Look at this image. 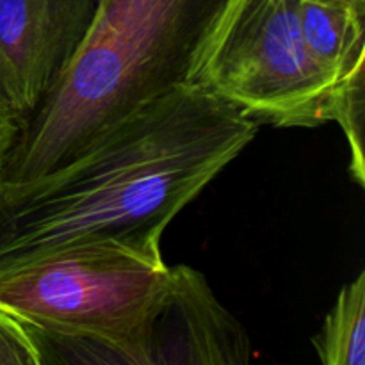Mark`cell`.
<instances>
[{
  "mask_svg": "<svg viewBox=\"0 0 365 365\" xmlns=\"http://www.w3.org/2000/svg\"><path fill=\"white\" fill-rule=\"evenodd\" d=\"M330 121H337L348 139L351 152V177L356 184L365 185L364 121H365V64L348 77L335 82L330 98Z\"/></svg>",
  "mask_w": 365,
  "mask_h": 365,
  "instance_id": "obj_9",
  "label": "cell"
},
{
  "mask_svg": "<svg viewBox=\"0 0 365 365\" xmlns=\"http://www.w3.org/2000/svg\"><path fill=\"white\" fill-rule=\"evenodd\" d=\"M18 134V123L11 118V114L0 103V205H2L4 189H6L7 160L13 150L14 139Z\"/></svg>",
  "mask_w": 365,
  "mask_h": 365,
  "instance_id": "obj_11",
  "label": "cell"
},
{
  "mask_svg": "<svg viewBox=\"0 0 365 365\" xmlns=\"http://www.w3.org/2000/svg\"><path fill=\"white\" fill-rule=\"evenodd\" d=\"M100 0H0V103L24 125L71 63Z\"/></svg>",
  "mask_w": 365,
  "mask_h": 365,
  "instance_id": "obj_5",
  "label": "cell"
},
{
  "mask_svg": "<svg viewBox=\"0 0 365 365\" xmlns=\"http://www.w3.org/2000/svg\"><path fill=\"white\" fill-rule=\"evenodd\" d=\"M168 277L160 252L77 246L0 271V307L31 327L95 335L109 365H143L141 331Z\"/></svg>",
  "mask_w": 365,
  "mask_h": 365,
  "instance_id": "obj_3",
  "label": "cell"
},
{
  "mask_svg": "<svg viewBox=\"0 0 365 365\" xmlns=\"http://www.w3.org/2000/svg\"><path fill=\"white\" fill-rule=\"evenodd\" d=\"M312 344L323 365H365L364 271L341 289Z\"/></svg>",
  "mask_w": 365,
  "mask_h": 365,
  "instance_id": "obj_8",
  "label": "cell"
},
{
  "mask_svg": "<svg viewBox=\"0 0 365 365\" xmlns=\"http://www.w3.org/2000/svg\"><path fill=\"white\" fill-rule=\"evenodd\" d=\"M299 31L312 59L334 81L365 64V14L324 0H299Z\"/></svg>",
  "mask_w": 365,
  "mask_h": 365,
  "instance_id": "obj_7",
  "label": "cell"
},
{
  "mask_svg": "<svg viewBox=\"0 0 365 365\" xmlns=\"http://www.w3.org/2000/svg\"><path fill=\"white\" fill-rule=\"evenodd\" d=\"M0 365H39V355L24 324L0 307Z\"/></svg>",
  "mask_w": 365,
  "mask_h": 365,
  "instance_id": "obj_10",
  "label": "cell"
},
{
  "mask_svg": "<svg viewBox=\"0 0 365 365\" xmlns=\"http://www.w3.org/2000/svg\"><path fill=\"white\" fill-rule=\"evenodd\" d=\"M298 4L228 0L189 82L255 123L282 128L328 123L335 81L307 50Z\"/></svg>",
  "mask_w": 365,
  "mask_h": 365,
  "instance_id": "obj_4",
  "label": "cell"
},
{
  "mask_svg": "<svg viewBox=\"0 0 365 365\" xmlns=\"http://www.w3.org/2000/svg\"><path fill=\"white\" fill-rule=\"evenodd\" d=\"M227 2L100 0L71 63L18 128L6 187L63 166L135 110L189 84Z\"/></svg>",
  "mask_w": 365,
  "mask_h": 365,
  "instance_id": "obj_2",
  "label": "cell"
},
{
  "mask_svg": "<svg viewBox=\"0 0 365 365\" xmlns=\"http://www.w3.org/2000/svg\"><path fill=\"white\" fill-rule=\"evenodd\" d=\"M143 365H242L252 342L221 305L205 277L192 267H170L166 289L141 331Z\"/></svg>",
  "mask_w": 365,
  "mask_h": 365,
  "instance_id": "obj_6",
  "label": "cell"
},
{
  "mask_svg": "<svg viewBox=\"0 0 365 365\" xmlns=\"http://www.w3.org/2000/svg\"><path fill=\"white\" fill-rule=\"evenodd\" d=\"M324 2L341 4V6L351 7V9L356 11V13L365 14V0H324Z\"/></svg>",
  "mask_w": 365,
  "mask_h": 365,
  "instance_id": "obj_12",
  "label": "cell"
},
{
  "mask_svg": "<svg viewBox=\"0 0 365 365\" xmlns=\"http://www.w3.org/2000/svg\"><path fill=\"white\" fill-rule=\"evenodd\" d=\"M196 84L141 107L50 173L4 189L0 271L77 246L160 252V237L257 135Z\"/></svg>",
  "mask_w": 365,
  "mask_h": 365,
  "instance_id": "obj_1",
  "label": "cell"
}]
</instances>
